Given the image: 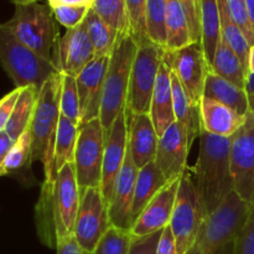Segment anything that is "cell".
<instances>
[{
  "label": "cell",
  "instance_id": "cell-1",
  "mask_svg": "<svg viewBox=\"0 0 254 254\" xmlns=\"http://www.w3.org/2000/svg\"><path fill=\"white\" fill-rule=\"evenodd\" d=\"M198 136L200 149L193 180L207 217L235 191L231 171L232 138L213 135L202 128Z\"/></svg>",
  "mask_w": 254,
  "mask_h": 254
},
{
  "label": "cell",
  "instance_id": "cell-2",
  "mask_svg": "<svg viewBox=\"0 0 254 254\" xmlns=\"http://www.w3.org/2000/svg\"><path fill=\"white\" fill-rule=\"evenodd\" d=\"M252 205L233 191L215 212L206 217L189 254H236L237 238Z\"/></svg>",
  "mask_w": 254,
  "mask_h": 254
},
{
  "label": "cell",
  "instance_id": "cell-3",
  "mask_svg": "<svg viewBox=\"0 0 254 254\" xmlns=\"http://www.w3.org/2000/svg\"><path fill=\"white\" fill-rule=\"evenodd\" d=\"M50 4L32 2L15 6L11 19L0 27L57 67V50L61 37Z\"/></svg>",
  "mask_w": 254,
  "mask_h": 254
},
{
  "label": "cell",
  "instance_id": "cell-4",
  "mask_svg": "<svg viewBox=\"0 0 254 254\" xmlns=\"http://www.w3.org/2000/svg\"><path fill=\"white\" fill-rule=\"evenodd\" d=\"M62 73L50 78L40 91L34 118L30 124L32 138L31 161H40L44 166L45 181H51L54 170L55 143L61 117Z\"/></svg>",
  "mask_w": 254,
  "mask_h": 254
},
{
  "label": "cell",
  "instance_id": "cell-5",
  "mask_svg": "<svg viewBox=\"0 0 254 254\" xmlns=\"http://www.w3.org/2000/svg\"><path fill=\"white\" fill-rule=\"evenodd\" d=\"M136 51L138 44L130 35H126L119 40L111 56L99 116L106 136L117 117L123 113L127 107L130 73Z\"/></svg>",
  "mask_w": 254,
  "mask_h": 254
},
{
  "label": "cell",
  "instance_id": "cell-6",
  "mask_svg": "<svg viewBox=\"0 0 254 254\" xmlns=\"http://www.w3.org/2000/svg\"><path fill=\"white\" fill-rule=\"evenodd\" d=\"M0 61L2 68L11 78L16 88L36 86L41 89L44 84L56 76L57 67L17 41L7 30L0 27Z\"/></svg>",
  "mask_w": 254,
  "mask_h": 254
},
{
  "label": "cell",
  "instance_id": "cell-7",
  "mask_svg": "<svg viewBox=\"0 0 254 254\" xmlns=\"http://www.w3.org/2000/svg\"><path fill=\"white\" fill-rule=\"evenodd\" d=\"M206 213L192 175L184 173L180 180L170 227L176 241L178 254H189L197 241Z\"/></svg>",
  "mask_w": 254,
  "mask_h": 254
},
{
  "label": "cell",
  "instance_id": "cell-8",
  "mask_svg": "<svg viewBox=\"0 0 254 254\" xmlns=\"http://www.w3.org/2000/svg\"><path fill=\"white\" fill-rule=\"evenodd\" d=\"M166 50L154 42L138 45L129 82L127 107L133 114L150 113L151 98Z\"/></svg>",
  "mask_w": 254,
  "mask_h": 254
},
{
  "label": "cell",
  "instance_id": "cell-9",
  "mask_svg": "<svg viewBox=\"0 0 254 254\" xmlns=\"http://www.w3.org/2000/svg\"><path fill=\"white\" fill-rule=\"evenodd\" d=\"M104 144L106 135L101 119L96 118L79 127L74 166L81 191L93 188L101 189Z\"/></svg>",
  "mask_w": 254,
  "mask_h": 254
},
{
  "label": "cell",
  "instance_id": "cell-10",
  "mask_svg": "<svg viewBox=\"0 0 254 254\" xmlns=\"http://www.w3.org/2000/svg\"><path fill=\"white\" fill-rule=\"evenodd\" d=\"M112 226L109 205L101 189L93 188L81 191V205L73 231L79 247L87 254H93Z\"/></svg>",
  "mask_w": 254,
  "mask_h": 254
},
{
  "label": "cell",
  "instance_id": "cell-11",
  "mask_svg": "<svg viewBox=\"0 0 254 254\" xmlns=\"http://www.w3.org/2000/svg\"><path fill=\"white\" fill-rule=\"evenodd\" d=\"M164 60L170 66L171 71L179 77L193 106L200 108L206 77L211 69L202 44L193 42L178 51H166Z\"/></svg>",
  "mask_w": 254,
  "mask_h": 254
},
{
  "label": "cell",
  "instance_id": "cell-12",
  "mask_svg": "<svg viewBox=\"0 0 254 254\" xmlns=\"http://www.w3.org/2000/svg\"><path fill=\"white\" fill-rule=\"evenodd\" d=\"M231 171L235 191L248 202H254V117L251 112L242 128L232 136Z\"/></svg>",
  "mask_w": 254,
  "mask_h": 254
},
{
  "label": "cell",
  "instance_id": "cell-13",
  "mask_svg": "<svg viewBox=\"0 0 254 254\" xmlns=\"http://www.w3.org/2000/svg\"><path fill=\"white\" fill-rule=\"evenodd\" d=\"M81 205V189L77 181L74 163H68L57 174L54 183V207L57 238L73 233Z\"/></svg>",
  "mask_w": 254,
  "mask_h": 254
},
{
  "label": "cell",
  "instance_id": "cell-14",
  "mask_svg": "<svg viewBox=\"0 0 254 254\" xmlns=\"http://www.w3.org/2000/svg\"><path fill=\"white\" fill-rule=\"evenodd\" d=\"M111 57H96L76 77L81 107V126L99 118L104 82Z\"/></svg>",
  "mask_w": 254,
  "mask_h": 254
},
{
  "label": "cell",
  "instance_id": "cell-15",
  "mask_svg": "<svg viewBox=\"0 0 254 254\" xmlns=\"http://www.w3.org/2000/svg\"><path fill=\"white\" fill-rule=\"evenodd\" d=\"M128 149V113L127 108L117 117L108 135L106 136L103 159V175H102L101 190L104 198L111 201L114 184L123 168Z\"/></svg>",
  "mask_w": 254,
  "mask_h": 254
},
{
  "label": "cell",
  "instance_id": "cell-16",
  "mask_svg": "<svg viewBox=\"0 0 254 254\" xmlns=\"http://www.w3.org/2000/svg\"><path fill=\"white\" fill-rule=\"evenodd\" d=\"M191 149L185 127L175 122L159 138L155 163L168 181L181 178L186 171L189 151Z\"/></svg>",
  "mask_w": 254,
  "mask_h": 254
},
{
  "label": "cell",
  "instance_id": "cell-17",
  "mask_svg": "<svg viewBox=\"0 0 254 254\" xmlns=\"http://www.w3.org/2000/svg\"><path fill=\"white\" fill-rule=\"evenodd\" d=\"M94 59L96 54L84 21L66 30L59 42L57 69L64 74L77 77Z\"/></svg>",
  "mask_w": 254,
  "mask_h": 254
},
{
  "label": "cell",
  "instance_id": "cell-18",
  "mask_svg": "<svg viewBox=\"0 0 254 254\" xmlns=\"http://www.w3.org/2000/svg\"><path fill=\"white\" fill-rule=\"evenodd\" d=\"M181 178L169 181L165 188L161 189L153 200L148 203L135 222L133 223L130 232L133 237H144L163 231L170 225L171 216L175 207L178 191L180 188Z\"/></svg>",
  "mask_w": 254,
  "mask_h": 254
},
{
  "label": "cell",
  "instance_id": "cell-19",
  "mask_svg": "<svg viewBox=\"0 0 254 254\" xmlns=\"http://www.w3.org/2000/svg\"><path fill=\"white\" fill-rule=\"evenodd\" d=\"M139 169L134 164L129 148L127 149L123 168L114 184L113 192L109 201V216L112 225L122 230L130 231L133 227L131 207H133L134 191Z\"/></svg>",
  "mask_w": 254,
  "mask_h": 254
},
{
  "label": "cell",
  "instance_id": "cell-20",
  "mask_svg": "<svg viewBox=\"0 0 254 254\" xmlns=\"http://www.w3.org/2000/svg\"><path fill=\"white\" fill-rule=\"evenodd\" d=\"M126 108L128 113V148L134 164L140 170L155 161L159 135L150 113L133 114L128 107Z\"/></svg>",
  "mask_w": 254,
  "mask_h": 254
},
{
  "label": "cell",
  "instance_id": "cell-21",
  "mask_svg": "<svg viewBox=\"0 0 254 254\" xmlns=\"http://www.w3.org/2000/svg\"><path fill=\"white\" fill-rule=\"evenodd\" d=\"M200 118L201 128L223 138H232L247 121V116L208 97H202L200 102Z\"/></svg>",
  "mask_w": 254,
  "mask_h": 254
},
{
  "label": "cell",
  "instance_id": "cell-22",
  "mask_svg": "<svg viewBox=\"0 0 254 254\" xmlns=\"http://www.w3.org/2000/svg\"><path fill=\"white\" fill-rule=\"evenodd\" d=\"M150 117L156 129L159 138L176 122L173 101V83H171V68L165 60L163 61L151 98Z\"/></svg>",
  "mask_w": 254,
  "mask_h": 254
},
{
  "label": "cell",
  "instance_id": "cell-23",
  "mask_svg": "<svg viewBox=\"0 0 254 254\" xmlns=\"http://www.w3.org/2000/svg\"><path fill=\"white\" fill-rule=\"evenodd\" d=\"M169 184L168 179L160 170L155 161H151L148 165L139 170L136 178L135 191H134L133 207H131V220L133 223L140 216L144 208L154 198V196Z\"/></svg>",
  "mask_w": 254,
  "mask_h": 254
},
{
  "label": "cell",
  "instance_id": "cell-24",
  "mask_svg": "<svg viewBox=\"0 0 254 254\" xmlns=\"http://www.w3.org/2000/svg\"><path fill=\"white\" fill-rule=\"evenodd\" d=\"M35 222L39 240L49 248L57 246V225L54 207V183L45 181L42 184L39 201L35 208Z\"/></svg>",
  "mask_w": 254,
  "mask_h": 254
},
{
  "label": "cell",
  "instance_id": "cell-25",
  "mask_svg": "<svg viewBox=\"0 0 254 254\" xmlns=\"http://www.w3.org/2000/svg\"><path fill=\"white\" fill-rule=\"evenodd\" d=\"M203 97L216 99L230 108L235 109L237 113L242 116H247L250 112L248 94L246 89L236 86L235 83L218 76L211 69L206 77Z\"/></svg>",
  "mask_w": 254,
  "mask_h": 254
},
{
  "label": "cell",
  "instance_id": "cell-26",
  "mask_svg": "<svg viewBox=\"0 0 254 254\" xmlns=\"http://www.w3.org/2000/svg\"><path fill=\"white\" fill-rule=\"evenodd\" d=\"M211 71L215 72L218 76L228 79L241 88H246V78L247 72L241 62L240 57L236 54L227 40L221 34L220 40L216 46L215 56H213Z\"/></svg>",
  "mask_w": 254,
  "mask_h": 254
},
{
  "label": "cell",
  "instance_id": "cell-27",
  "mask_svg": "<svg viewBox=\"0 0 254 254\" xmlns=\"http://www.w3.org/2000/svg\"><path fill=\"white\" fill-rule=\"evenodd\" d=\"M171 83H173V101L176 122L185 127L189 134V140L192 145L193 139L200 135V108L193 106V103L186 93L185 88L181 84L180 79L173 71H171Z\"/></svg>",
  "mask_w": 254,
  "mask_h": 254
},
{
  "label": "cell",
  "instance_id": "cell-28",
  "mask_svg": "<svg viewBox=\"0 0 254 254\" xmlns=\"http://www.w3.org/2000/svg\"><path fill=\"white\" fill-rule=\"evenodd\" d=\"M40 91L41 89L37 88L36 86H27L22 88L21 93H20L14 112L4 129L15 141L20 138L24 131L30 128L37 106V101H39Z\"/></svg>",
  "mask_w": 254,
  "mask_h": 254
},
{
  "label": "cell",
  "instance_id": "cell-29",
  "mask_svg": "<svg viewBox=\"0 0 254 254\" xmlns=\"http://www.w3.org/2000/svg\"><path fill=\"white\" fill-rule=\"evenodd\" d=\"M79 127L72 123L69 119L60 117L59 130H57L56 143H55L54 170H52L51 183H55L57 174L68 163H74L77 140H78Z\"/></svg>",
  "mask_w": 254,
  "mask_h": 254
},
{
  "label": "cell",
  "instance_id": "cell-30",
  "mask_svg": "<svg viewBox=\"0 0 254 254\" xmlns=\"http://www.w3.org/2000/svg\"><path fill=\"white\" fill-rule=\"evenodd\" d=\"M166 51H178L193 44L188 17L179 0H166Z\"/></svg>",
  "mask_w": 254,
  "mask_h": 254
},
{
  "label": "cell",
  "instance_id": "cell-31",
  "mask_svg": "<svg viewBox=\"0 0 254 254\" xmlns=\"http://www.w3.org/2000/svg\"><path fill=\"white\" fill-rule=\"evenodd\" d=\"M84 24L93 45L96 57H111L117 44L123 36L121 37L111 26H108L92 7L84 19Z\"/></svg>",
  "mask_w": 254,
  "mask_h": 254
},
{
  "label": "cell",
  "instance_id": "cell-32",
  "mask_svg": "<svg viewBox=\"0 0 254 254\" xmlns=\"http://www.w3.org/2000/svg\"><path fill=\"white\" fill-rule=\"evenodd\" d=\"M201 26H202L201 44L211 68L216 46L222 34L217 0H201Z\"/></svg>",
  "mask_w": 254,
  "mask_h": 254
},
{
  "label": "cell",
  "instance_id": "cell-33",
  "mask_svg": "<svg viewBox=\"0 0 254 254\" xmlns=\"http://www.w3.org/2000/svg\"><path fill=\"white\" fill-rule=\"evenodd\" d=\"M92 9L119 36L130 35L126 0H93Z\"/></svg>",
  "mask_w": 254,
  "mask_h": 254
},
{
  "label": "cell",
  "instance_id": "cell-34",
  "mask_svg": "<svg viewBox=\"0 0 254 254\" xmlns=\"http://www.w3.org/2000/svg\"><path fill=\"white\" fill-rule=\"evenodd\" d=\"M146 32L151 42L166 50V0H148Z\"/></svg>",
  "mask_w": 254,
  "mask_h": 254
},
{
  "label": "cell",
  "instance_id": "cell-35",
  "mask_svg": "<svg viewBox=\"0 0 254 254\" xmlns=\"http://www.w3.org/2000/svg\"><path fill=\"white\" fill-rule=\"evenodd\" d=\"M32 153V138L30 128L20 135V138L15 141L14 146L9 151L5 159L0 161V174L2 176L19 170L20 168L27 163L30 159L31 161Z\"/></svg>",
  "mask_w": 254,
  "mask_h": 254
},
{
  "label": "cell",
  "instance_id": "cell-36",
  "mask_svg": "<svg viewBox=\"0 0 254 254\" xmlns=\"http://www.w3.org/2000/svg\"><path fill=\"white\" fill-rule=\"evenodd\" d=\"M61 114L67 119L81 126V107H79L78 89H77L76 77L62 73L61 89Z\"/></svg>",
  "mask_w": 254,
  "mask_h": 254
},
{
  "label": "cell",
  "instance_id": "cell-37",
  "mask_svg": "<svg viewBox=\"0 0 254 254\" xmlns=\"http://www.w3.org/2000/svg\"><path fill=\"white\" fill-rule=\"evenodd\" d=\"M129 21V34L138 45L150 41L146 32L148 0H126Z\"/></svg>",
  "mask_w": 254,
  "mask_h": 254
},
{
  "label": "cell",
  "instance_id": "cell-38",
  "mask_svg": "<svg viewBox=\"0 0 254 254\" xmlns=\"http://www.w3.org/2000/svg\"><path fill=\"white\" fill-rule=\"evenodd\" d=\"M133 236L128 230L112 226L97 246L93 254H129Z\"/></svg>",
  "mask_w": 254,
  "mask_h": 254
},
{
  "label": "cell",
  "instance_id": "cell-39",
  "mask_svg": "<svg viewBox=\"0 0 254 254\" xmlns=\"http://www.w3.org/2000/svg\"><path fill=\"white\" fill-rule=\"evenodd\" d=\"M54 10L57 22L66 27V30L73 29L84 21L89 9L88 5H55Z\"/></svg>",
  "mask_w": 254,
  "mask_h": 254
},
{
  "label": "cell",
  "instance_id": "cell-40",
  "mask_svg": "<svg viewBox=\"0 0 254 254\" xmlns=\"http://www.w3.org/2000/svg\"><path fill=\"white\" fill-rule=\"evenodd\" d=\"M227 4L233 20L240 26L247 41L252 46L254 45V29L252 22H251L250 14H248L246 0H227Z\"/></svg>",
  "mask_w": 254,
  "mask_h": 254
},
{
  "label": "cell",
  "instance_id": "cell-41",
  "mask_svg": "<svg viewBox=\"0 0 254 254\" xmlns=\"http://www.w3.org/2000/svg\"><path fill=\"white\" fill-rule=\"evenodd\" d=\"M188 17L191 37L193 42L202 40V26H201V0H179Z\"/></svg>",
  "mask_w": 254,
  "mask_h": 254
},
{
  "label": "cell",
  "instance_id": "cell-42",
  "mask_svg": "<svg viewBox=\"0 0 254 254\" xmlns=\"http://www.w3.org/2000/svg\"><path fill=\"white\" fill-rule=\"evenodd\" d=\"M236 254H254V202L236 243Z\"/></svg>",
  "mask_w": 254,
  "mask_h": 254
},
{
  "label": "cell",
  "instance_id": "cell-43",
  "mask_svg": "<svg viewBox=\"0 0 254 254\" xmlns=\"http://www.w3.org/2000/svg\"><path fill=\"white\" fill-rule=\"evenodd\" d=\"M163 231L144 236V237H133L129 254H156V248L160 241Z\"/></svg>",
  "mask_w": 254,
  "mask_h": 254
},
{
  "label": "cell",
  "instance_id": "cell-44",
  "mask_svg": "<svg viewBox=\"0 0 254 254\" xmlns=\"http://www.w3.org/2000/svg\"><path fill=\"white\" fill-rule=\"evenodd\" d=\"M21 91L22 88H15L14 91H11L1 98V102H0V130H4L5 127H6Z\"/></svg>",
  "mask_w": 254,
  "mask_h": 254
},
{
  "label": "cell",
  "instance_id": "cell-45",
  "mask_svg": "<svg viewBox=\"0 0 254 254\" xmlns=\"http://www.w3.org/2000/svg\"><path fill=\"white\" fill-rule=\"evenodd\" d=\"M56 254H87L79 247L73 233L57 238Z\"/></svg>",
  "mask_w": 254,
  "mask_h": 254
},
{
  "label": "cell",
  "instance_id": "cell-46",
  "mask_svg": "<svg viewBox=\"0 0 254 254\" xmlns=\"http://www.w3.org/2000/svg\"><path fill=\"white\" fill-rule=\"evenodd\" d=\"M156 254H178L175 236H174L170 225L166 226L163 230L158 248H156Z\"/></svg>",
  "mask_w": 254,
  "mask_h": 254
},
{
  "label": "cell",
  "instance_id": "cell-47",
  "mask_svg": "<svg viewBox=\"0 0 254 254\" xmlns=\"http://www.w3.org/2000/svg\"><path fill=\"white\" fill-rule=\"evenodd\" d=\"M15 140L7 134L6 130H0V161L5 159L14 146Z\"/></svg>",
  "mask_w": 254,
  "mask_h": 254
},
{
  "label": "cell",
  "instance_id": "cell-48",
  "mask_svg": "<svg viewBox=\"0 0 254 254\" xmlns=\"http://www.w3.org/2000/svg\"><path fill=\"white\" fill-rule=\"evenodd\" d=\"M246 92H247L248 96H252L254 94V73L252 72H248L247 78H246Z\"/></svg>",
  "mask_w": 254,
  "mask_h": 254
},
{
  "label": "cell",
  "instance_id": "cell-49",
  "mask_svg": "<svg viewBox=\"0 0 254 254\" xmlns=\"http://www.w3.org/2000/svg\"><path fill=\"white\" fill-rule=\"evenodd\" d=\"M248 72L254 73V45L251 46L250 55H248Z\"/></svg>",
  "mask_w": 254,
  "mask_h": 254
},
{
  "label": "cell",
  "instance_id": "cell-50",
  "mask_svg": "<svg viewBox=\"0 0 254 254\" xmlns=\"http://www.w3.org/2000/svg\"><path fill=\"white\" fill-rule=\"evenodd\" d=\"M246 5H247L248 14H250L251 22H252L254 29V0H246Z\"/></svg>",
  "mask_w": 254,
  "mask_h": 254
},
{
  "label": "cell",
  "instance_id": "cell-51",
  "mask_svg": "<svg viewBox=\"0 0 254 254\" xmlns=\"http://www.w3.org/2000/svg\"><path fill=\"white\" fill-rule=\"evenodd\" d=\"M15 6L17 5H27V4H32V2H39V0H10Z\"/></svg>",
  "mask_w": 254,
  "mask_h": 254
},
{
  "label": "cell",
  "instance_id": "cell-52",
  "mask_svg": "<svg viewBox=\"0 0 254 254\" xmlns=\"http://www.w3.org/2000/svg\"><path fill=\"white\" fill-rule=\"evenodd\" d=\"M248 104H250V112L254 117V94H252V96H248Z\"/></svg>",
  "mask_w": 254,
  "mask_h": 254
}]
</instances>
